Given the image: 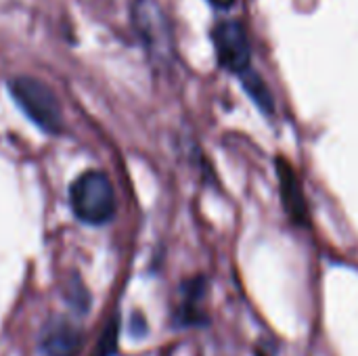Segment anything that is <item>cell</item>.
<instances>
[{"label": "cell", "mask_w": 358, "mask_h": 356, "mask_svg": "<svg viewBox=\"0 0 358 356\" xmlns=\"http://www.w3.org/2000/svg\"><path fill=\"white\" fill-rule=\"evenodd\" d=\"M73 214L88 225H105L115 214V193L109 176L101 170H88L78 176L69 189Z\"/></svg>", "instance_id": "1"}, {"label": "cell", "mask_w": 358, "mask_h": 356, "mask_svg": "<svg viewBox=\"0 0 358 356\" xmlns=\"http://www.w3.org/2000/svg\"><path fill=\"white\" fill-rule=\"evenodd\" d=\"M13 99L27 113V118L40 126L44 132H61L63 130V113L55 92L40 80L19 76L8 84Z\"/></svg>", "instance_id": "2"}, {"label": "cell", "mask_w": 358, "mask_h": 356, "mask_svg": "<svg viewBox=\"0 0 358 356\" xmlns=\"http://www.w3.org/2000/svg\"><path fill=\"white\" fill-rule=\"evenodd\" d=\"M216 57L224 69L239 80L252 71V48L245 27L239 21H220L212 31Z\"/></svg>", "instance_id": "3"}, {"label": "cell", "mask_w": 358, "mask_h": 356, "mask_svg": "<svg viewBox=\"0 0 358 356\" xmlns=\"http://www.w3.org/2000/svg\"><path fill=\"white\" fill-rule=\"evenodd\" d=\"M134 23L149 52L168 59L172 52V29L159 4L153 0H136Z\"/></svg>", "instance_id": "4"}, {"label": "cell", "mask_w": 358, "mask_h": 356, "mask_svg": "<svg viewBox=\"0 0 358 356\" xmlns=\"http://www.w3.org/2000/svg\"><path fill=\"white\" fill-rule=\"evenodd\" d=\"M277 178H279V193L283 201V210L296 227L308 229L310 227V208L302 187V180L296 168L285 159L277 157Z\"/></svg>", "instance_id": "5"}, {"label": "cell", "mask_w": 358, "mask_h": 356, "mask_svg": "<svg viewBox=\"0 0 358 356\" xmlns=\"http://www.w3.org/2000/svg\"><path fill=\"white\" fill-rule=\"evenodd\" d=\"M208 287L203 277H195L180 287V298L176 304V323L185 327H197L208 323Z\"/></svg>", "instance_id": "6"}, {"label": "cell", "mask_w": 358, "mask_h": 356, "mask_svg": "<svg viewBox=\"0 0 358 356\" xmlns=\"http://www.w3.org/2000/svg\"><path fill=\"white\" fill-rule=\"evenodd\" d=\"M82 346V334L61 321L55 319L44 325L42 336H40V350L44 356H76Z\"/></svg>", "instance_id": "7"}, {"label": "cell", "mask_w": 358, "mask_h": 356, "mask_svg": "<svg viewBox=\"0 0 358 356\" xmlns=\"http://www.w3.org/2000/svg\"><path fill=\"white\" fill-rule=\"evenodd\" d=\"M241 82H243V88H245V92L252 97V101L258 105V109L264 113V115H273V111H275V103H273V94H271V90L266 88V84H264V80L252 69L248 76H243L241 78Z\"/></svg>", "instance_id": "8"}, {"label": "cell", "mask_w": 358, "mask_h": 356, "mask_svg": "<svg viewBox=\"0 0 358 356\" xmlns=\"http://www.w3.org/2000/svg\"><path fill=\"white\" fill-rule=\"evenodd\" d=\"M117 346V321L111 323L105 334H103V340H101V346L96 348V356H111L113 350Z\"/></svg>", "instance_id": "9"}, {"label": "cell", "mask_w": 358, "mask_h": 356, "mask_svg": "<svg viewBox=\"0 0 358 356\" xmlns=\"http://www.w3.org/2000/svg\"><path fill=\"white\" fill-rule=\"evenodd\" d=\"M210 2L216 4V6H220V8H229V6L235 4V0H210Z\"/></svg>", "instance_id": "10"}]
</instances>
